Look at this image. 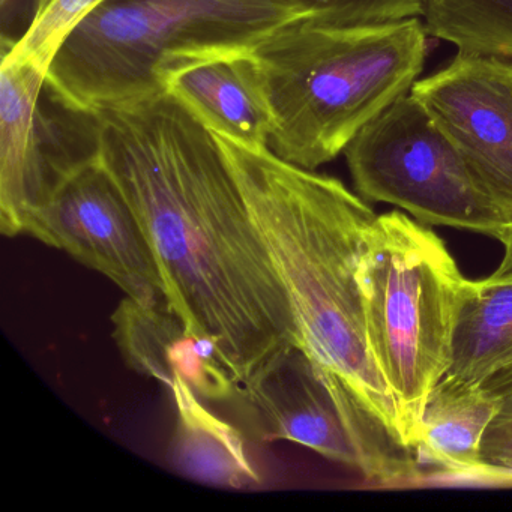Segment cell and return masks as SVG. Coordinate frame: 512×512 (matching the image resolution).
<instances>
[{
  "label": "cell",
  "instance_id": "1",
  "mask_svg": "<svg viewBox=\"0 0 512 512\" xmlns=\"http://www.w3.org/2000/svg\"><path fill=\"white\" fill-rule=\"evenodd\" d=\"M91 119L95 155L139 217L185 325L217 341L239 383L299 346L286 287L214 134L167 92Z\"/></svg>",
  "mask_w": 512,
  "mask_h": 512
},
{
  "label": "cell",
  "instance_id": "2",
  "mask_svg": "<svg viewBox=\"0 0 512 512\" xmlns=\"http://www.w3.org/2000/svg\"><path fill=\"white\" fill-rule=\"evenodd\" d=\"M212 134L286 287L299 346L367 455L368 479L413 481L421 461L374 356L359 275L376 212L334 176Z\"/></svg>",
  "mask_w": 512,
  "mask_h": 512
},
{
  "label": "cell",
  "instance_id": "3",
  "mask_svg": "<svg viewBox=\"0 0 512 512\" xmlns=\"http://www.w3.org/2000/svg\"><path fill=\"white\" fill-rule=\"evenodd\" d=\"M320 0H104L62 44L46 91L62 109L91 116L164 94L170 71L253 53Z\"/></svg>",
  "mask_w": 512,
  "mask_h": 512
},
{
  "label": "cell",
  "instance_id": "4",
  "mask_svg": "<svg viewBox=\"0 0 512 512\" xmlns=\"http://www.w3.org/2000/svg\"><path fill=\"white\" fill-rule=\"evenodd\" d=\"M421 17L370 25L299 20L254 52L271 113L269 149L308 170L334 161L424 70Z\"/></svg>",
  "mask_w": 512,
  "mask_h": 512
},
{
  "label": "cell",
  "instance_id": "5",
  "mask_svg": "<svg viewBox=\"0 0 512 512\" xmlns=\"http://www.w3.org/2000/svg\"><path fill=\"white\" fill-rule=\"evenodd\" d=\"M359 275L371 347L416 452L425 404L451 364L467 278L427 224L397 211L371 224Z\"/></svg>",
  "mask_w": 512,
  "mask_h": 512
},
{
  "label": "cell",
  "instance_id": "6",
  "mask_svg": "<svg viewBox=\"0 0 512 512\" xmlns=\"http://www.w3.org/2000/svg\"><path fill=\"white\" fill-rule=\"evenodd\" d=\"M344 157L362 199L398 206L419 223L496 239L512 224L457 146L410 94L362 128Z\"/></svg>",
  "mask_w": 512,
  "mask_h": 512
},
{
  "label": "cell",
  "instance_id": "7",
  "mask_svg": "<svg viewBox=\"0 0 512 512\" xmlns=\"http://www.w3.org/2000/svg\"><path fill=\"white\" fill-rule=\"evenodd\" d=\"M23 233L100 272L127 298L145 305L167 302L154 247L97 155L77 166L29 215Z\"/></svg>",
  "mask_w": 512,
  "mask_h": 512
},
{
  "label": "cell",
  "instance_id": "8",
  "mask_svg": "<svg viewBox=\"0 0 512 512\" xmlns=\"http://www.w3.org/2000/svg\"><path fill=\"white\" fill-rule=\"evenodd\" d=\"M512 217V61L458 52L409 92Z\"/></svg>",
  "mask_w": 512,
  "mask_h": 512
},
{
  "label": "cell",
  "instance_id": "9",
  "mask_svg": "<svg viewBox=\"0 0 512 512\" xmlns=\"http://www.w3.org/2000/svg\"><path fill=\"white\" fill-rule=\"evenodd\" d=\"M46 73L2 53L0 68V229L19 236L29 215L95 152L73 151L58 140L41 106Z\"/></svg>",
  "mask_w": 512,
  "mask_h": 512
},
{
  "label": "cell",
  "instance_id": "10",
  "mask_svg": "<svg viewBox=\"0 0 512 512\" xmlns=\"http://www.w3.org/2000/svg\"><path fill=\"white\" fill-rule=\"evenodd\" d=\"M233 401L257 439L299 443L365 478L370 475L361 443L301 346L272 356L241 383Z\"/></svg>",
  "mask_w": 512,
  "mask_h": 512
},
{
  "label": "cell",
  "instance_id": "11",
  "mask_svg": "<svg viewBox=\"0 0 512 512\" xmlns=\"http://www.w3.org/2000/svg\"><path fill=\"white\" fill-rule=\"evenodd\" d=\"M113 338L137 373L172 388L185 383L203 400L229 401L239 383L217 341L193 331L169 302L145 305L125 298L112 316Z\"/></svg>",
  "mask_w": 512,
  "mask_h": 512
},
{
  "label": "cell",
  "instance_id": "12",
  "mask_svg": "<svg viewBox=\"0 0 512 512\" xmlns=\"http://www.w3.org/2000/svg\"><path fill=\"white\" fill-rule=\"evenodd\" d=\"M164 91L211 133L269 146L271 113L254 52L188 62L167 74Z\"/></svg>",
  "mask_w": 512,
  "mask_h": 512
},
{
  "label": "cell",
  "instance_id": "13",
  "mask_svg": "<svg viewBox=\"0 0 512 512\" xmlns=\"http://www.w3.org/2000/svg\"><path fill=\"white\" fill-rule=\"evenodd\" d=\"M176 406V425L170 443L173 466L185 478L220 488H247L260 482L248 460L244 437L218 418L190 386L170 388Z\"/></svg>",
  "mask_w": 512,
  "mask_h": 512
},
{
  "label": "cell",
  "instance_id": "14",
  "mask_svg": "<svg viewBox=\"0 0 512 512\" xmlns=\"http://www.w3.org/2000/svg\"><path fill=\"white\" fill-rule=\"evenodd\" d=\"M496 401L481 383L445 376L428 397L415 449L443 472L478 475L482 437Z\"/></svg>",
  "mask_w": 512,
  "mask_h": 512
},
{
  "label": "cell",
  "instance_id": "15",
  "mask_svg": "<svg viewBox=\"0 0 512 512\" xmlns=\"http://www.w3.org/2000/svg\"><path fill=\"white\" fill-rule=\"evenodd\" d=\"M512 365V283L493 278L464 284L446 376L482 383Z\"/></svg>",
  "mask_w": 512,
  "mask_h": 512
},
{
  "label": "cell",
  "instance_id": "16",
  "mask_svg": "<svg viewBox=\"0 0 512 512\" xmlns=\"http://www.w3.org/2000/svg\"><path fill=\"white\" fill-rule=\"evenodd\" d=\"M421 20L458 52L512 61V0H422Z\"/></svg>",
  "mask_w": 512,
  "mask_h": 512
},
{
  "label": "cell",
  "instance_id": "17",
  "mask_svg": "<svg viewBox=\"0 0 512 512\" xmlns=\"http://www.w3.org/2000/svg\"><path fill=\"white\" fill-rule=\"evenodd\" d=\"M104 0H37L34 16L17 41H5L4 55L46 73L71 32Z\"/></svg>",
  "mask_w": 512,
  "mask_h": 512
},
{
  "label": "cell",
  "instance_id": "18",
  "mask_svg": "<svg viewBox=\"0 0 512 512\" xmlns=\"http://www.w3.org/2000/svg\"><path fill=\"white\" fill-rule=\"evenodd\" d=\"M481 386L496 401V412L482 437L478 476L512 481V365Z\"/></svg>",
  "mask_w": 512,
  "mask_h": 512
},
{
  "label": "cell",
  "instance_id": "19",
  "mask_svg": "<svg viewBox=\"0 0 512 512\" xmlns=\"http://www.w3.org/2000/svg\"><path fill=\"white\" fill-rule=\"evenodd\" d=\"M316 22L332 25H370L421 17L422 0H320Z\"/></svg>",
  "mask_w": 512,
  "mask_h": 512
},
{
  "label": "cell",
  "instance_id": "20",
  "mask_svg": "<svg viewBox=\"0 0 512 512\" xmlns=\"http://www.w3.org/2000/svg\"><path fill=\"white\" fill-rule=\"evenodd\" d=\"M505 247V256L499 268L493 272L490 278L497 281H509L512 283V224L503 232L499 239Z\"/></svg>",
  "mask_w": 512,
  "mask_h": 512
}]
</instances>
